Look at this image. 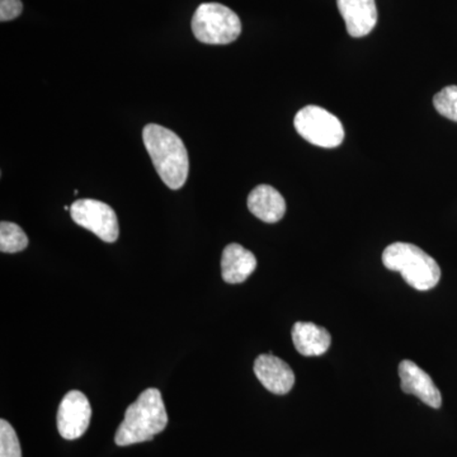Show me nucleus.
Segmentation results:
<instances>
[{
    "instance_id": "obj_5",
    "label": "nucleus",
    "mask_w": 457,
    "mask_h": 457,
    "mask_svg": "<svg viewBox=\"0 0 457 457\" xmlns=\"http://www.w3.org/2000/svg\"><path fill=\"white\" fill-rule=\"evenodd\" d=\"M294 126L300 137L312 145L332 149L341 145L345 140L342 122L321 107L302 108L295 116Z\"/></svg>"
},
{
    "instance_id": "obj_10",
    "label": "nucleus",
    "mask_w": 457,
    "mask_h": 457,
    "mask_svg": "<svg viewBox=\"0 0 457 457\" xmlns=\"http://www.w3.org/2000/svg\"><path fill=\"white\" fill-rule=\"evenodd\" d=\"M347 32L354 38L365 37L378 23L375 0H337Z\"/></svg>"
},
{
    "instance_id": "obj_3",
    "label": "nucleus",
    "mask_w": 457,
    "mask_h": 457,
    "mask_svg": "<svg viewBox=\"0 0 457 457\" xmlns=\"http://www.w3.org/2000/svg\"><path fill=\"white\" fill-rule=\"evenodd\" d=\"M383 263L387 270L400 272L404 281L418 291L432 290L441 279L437 262L411 243L398 242L386 246Z\"/></svg>"
},
{
    "instance_id": "obj_12",
    "label": "nucleus",
    "mask_w": 457,
    "mask_h": 457,
    "mask_svg": "<svg viewBox=\"0 0 457 457\" xmlns=\"http://www.w3.org/2000/svg\"><path fill=\"white\" fill-rule=\"evenodd\" d=\"M248 209L260 220L275 224L285 216V198L272 186L260 185L249 194Z\"/></svg>"
},
{
    "instance_id": "obj_6",
    "label": "nucleus",
    "mask_w": 457,
    "mask_h": 457,
    "mask_svg": "<svg viewBox=\"0 0 457 457\" xmlns=\"http://www.w3.org/2000/svg\"><path fill=\"white\" fill-rule=\"evenodd\" d=\"M71 215L75 224L92 231L104 242L113 243L119 239V220L110 204L92 198H83L71 204Z\"/></svg>"
},
{
    "instance_id": "obj_1",
    "label": "nucleus",
    "mask_w": 457,
    "mask_h": 457,
    "mask_svg": "<svg viewBox=\"0 0 457 457\" xmlns=\"http://www.w3.org/2000/svg\"><path fill=\"white\" fill-rule=\"evenodd\" d=\"M144 145L159 177L170 189H179L188 179V152L185 143L164 126L149 123L143 131Z\"/></svg>"
},
{
    "instance_id": "obj_14",
    "label": "nucleus",
    "mask_w": 457,
    "mask_h": 457,
    "mask_svg": "<svg viewBox=\"0 0 457 457\" xmlns=\"http://www.w3.org/2000/svg\"><path fill=\"white\" fill-rule=\"evenodd\" d=\"M29 245L23 228L14 222L2 221L0 224V251L2 253H18Z\"/></svg>"
},
{
    "instance_id": "obj_8",
    "label": "nucleus",
    "mask_w": 457,
    "mask_h": 457,
    "mask_svg": "<svg viewBox=\"0 0 457 457\" xmlns=\"http://www.w3.org/2000/svg\"><path fill=\"white\" fill-rule=\"evenodd\" d=\"M400 387L405 394H411L422 400L428 407L438 409L442 405V395L433 383L431 376L423 371L413 361L404 360L399 365Z\"/></svg>"
},
{
    "instance_id": "obj_11",
    "label": "nucleus",
    "mask_w": 457,
    "mask_h": 457,
    "mask_svg": "<svg viewBox=\"0 0 457 457\" xmlns=\"http://www.w3.org/2000/svg\"><path fill=\"white\" fill-rule=\"evenodd\" d=\"M255 269L257 258L251 251L237 243L225 246L221 257V276L227 284H242Z\"/></svg>"
},
{
    "instance_id": "obj_15",
    "label": "nucleus",
    "mask_w": 457,
    "mask_h": 457,
    "mask_svg": "<svg viewBox=\"0 0 457 457\" xmlns=\"http://www.w3.org/2000/svg\"><path fill=\"white\" fill-rule=\"evenodd\" d=\"M437 112L451 121L457 122V86L446 87L433 98Z\"/></svg>"
},
{
    "instance_id": "obj_16",
    "label": "nucleus",
    "mask_w": 457,
    "mask_h": 457,
    "mask_svg": "<svg viewBox=\"0 0 457 457\" xmlns=\"http://www.w3.org/2000/svg\"><path fill=\"white\" fill-rule=\"evenodd\" d=\"M0 457H22L20 440L7 420H0Z\"/></svg>"
},
{
    "instance_id": "obj_2",
    "label": "nucleus",
    "mask_w": 457,
    "mask_h": 457,
    "mask_svg": "<svg viewBox=\"0 0 457 457\" xmlns=\"http://www.w3.org/2000/svg\"><path fill=\"white\" fill-rule=\"evenodd\" d=\"M168 425L162 393L154 387L140 394L137 402L129 405L121 425L114 436L117 446H130L141 442L152 441Z\"/></svg>"
},
{
    "instance_id": "obj_9",
    "label": "nucleus",
    "mask_w": 457,
    "mask_h": 457,
    "mask_svg": "<svg viewBox=\"0 0 457 457\" xmlns=\"http://www.w3.org/2000/svg\"><path fill=\"white\" fill-rule=\"evenodd\" d=\"M253 370L261 384L276 395H285L294 387L293 370L272 353L260 354L254 361Z\"/></svg>"
},
{
    "instance_id": "obj_7",
    "label": "nucleus",
    "mask_w": 457,
    "mask_h": 457,
    "mask_svg": "<svg viewBox=\"0 0 457 457\" xmlns=\"http://www.w3.org/2000/svg\"><path fill=\"white\" fill-rule=\"evenodd\" d=\"M92 417L89 400L79 390L66 394L57 411V429L65 440L73 441L82 437L88 429Z\"/></svg>"
},
{
    "instance_id": "obj_4",
    "label": "nucleus",
    "mask_w": 457,
    "mask_h": 457,
    "mask_svg": "<svg viewBox=\"0 0 457 457\" xmlns=\"http://www.w3.org/2000/svg\"><path fill=\"white\" fill-rule=\"evenodd\" d=\"M192 32L203 44L228 45L239 37L242 22L236 12L219 3H204L192 18Z\"/></svg>"
},
{
    "instance_id": "obj_17",
    "label": "nucleus",
    "mask_w": 457,
    "mask_h": 457,
    "mask_svg": "<svg viewBox=\"0 0 457 457\" xmlns=\"http://www.w3.org/2000/svg\"><path fill=\"white\" fill-rule=\"evenodd\" d=\"M23 4L21 0H0V21L16 20L22 13Z\"/></svg>"
},
{
    "instance_id": "obj_13",
    "label": "nucleus",
    "mask_w": 457,
    "mask_h": 457,
    "mask_svg": "<svg viewBox=\"0 0 457 457\" xmlns=\"http://www.w3.org/2000/svg\"><path fill=\"white\" fill-rule=\"evenodd\" d=\"M295 348L305 357L321 356L329 350L332 336L326 328L308 321H297L293 328Z\"/></svg>"
}]
</instances>
